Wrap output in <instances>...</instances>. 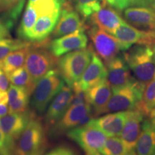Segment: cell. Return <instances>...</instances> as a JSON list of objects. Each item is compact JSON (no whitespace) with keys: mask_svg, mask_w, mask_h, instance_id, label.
I'll list each match as a JSON object with an SVG mask.
<instances>
[{"mask_svg":"<svg viewBox=\"0 0 155 155\" xmlns=\"http://www.w3.org/2000/svg\"><path fill=\"white\" fill-rule=\"evenodd\" d=\"M123 58L135 78L146 85L155 75V42L134 45L126 50Z\"/></svg>","mask_w":155,"mask_h":155,"instance_id":"obj_1","label":"cell"},{"mask_svg":"<svg viewBox=\"0 0 155 155\" xmlns=\"http://www.w3.org/2000/svg\"><path fill=\"white\" fill-rule=\"evenodd\" d=\"M36 43L30 46L25 62V68L35 83L58 63L57 57L48 48V39Z\"/></svg>","mask_w":155,"mask_h":155,"instance_id":"obj_2","label":"cell"},{"mask_svg":"<svg viewBox=\"0 0 155 155\" xmlns=\"http://www.w3.org/2000/svg\"><path fill=\"white\" fill-rule=\"evenodd\" d=\"M91 47L85 48L70 52L58 60V71L64 81L71 88L78 82L94 55Z\"/></svg>","mask_w":155,"mask_h":155,"instance_id":"obj_3","label":"cell"},{"mask_svg":"<svg viewBox=\"0 0 155 155\" xmlns=\"http://www.w3.org/2000/svg\"><path fill=\"white\" fill-rule=\"evenodd\" d=\"M65 85L58 69L50 70L37 83L32 93L31 105L36 112L42 114L51 101Z\"/></svg>","mask_w":155,"mask_h":155,"instance_id":"obj_4","label":"cell"},{"mask_svg":"<svg viewBox=\"0 0 155 155\" xmlns=\"http://www.w3.org/2000/svg\"><path fill=\"white\" fill-rule=\"evenodd\" d=\"M145 86L135 78L126 86L112 90L111 98L100 115L135 109L142 98Z\"/></svg>","mask_w":155,"mask_h":155,"instance_id":"obj_5","label":"cell"},{"mask_svg":"<svg viewBox=\"0 0 155 155\" xmlns=\"http://www.w3.org/2000/svg\"><path fill=\"white\" fill-rule=\"evenodd\" d=\"M45 128L40 119L31 118L15 144V155H28L45 150Z\"/></svg>","mask_w":155,"mask_h":155,"instance_id":"obj_6","label":"cell"},{"mask_svg":"<svg viewBox=\"0 0 155 155\" xmlns=\"http://www.w3.org/2000/svg\"><path fill=\"white\" fill-rule=\"evenodd\" d=\"M67 136L81 147L86 155L100 153L108 139L107 136L91 121L71 129L67 132Z\"/></svg>","mask_w":155,"mask_h":155,"instance_id":"obj_7","label":"cell"},{"mask_svg":"<svg viewBox=\"0 0 155 155\" xmlns=\"http://www.w3.org/2000/svg\"><path fill=\"white\" fill-rule=\"evenodd\" d=\"M34 114L26 111L23 113H11L0 117V128L5 135L7 144L15 155V144Z\"/></svg>","mask_w":155,"mask_h":155,"instance_id":"obj_8","label":"cell"},{"mask_svg":"<svg viewBox=\"0 0 155 155\" xmlns=\"http://www.w3.org/2000/svg\"><path fill=\"white\" fill-rule=\"evenodd\" d=\"M96 54L106 65L119 55L121 46L119 40L101 29L94 27L88 31Z\"/></svg>","mask_w":155,"mask_h":155,"instance_id":"obj_9","label":"cell"},{"mask_svg":"<svg viewBox=\"0 0 155 155\" xmlns=\"http://www.w3.org/2000/svg\"><path fill=\"white\" fill-rule=\"evenodd\" d=\"M119 40L121 51H126L134 45L155 42V31L141 30L124 20L112 34Z\"/></svg>","mask_w":155,"mask_h":155,"instance_id":"obj_10","label":"cell"},{"mask_svg":"<svg viewBox=\"0 0 155 155\" xmlns=\"http://www.w3.org/2000/svg\"><path fill=\"white\" fill-rule=\"evenodd\" d=\"M91 112L92 107L88 102L71 106L60 120L51 127L50 134L58 137L73 128L79 127L83 118Z\"/></svg>","mask_w":155,"mask_h":155,"instance_id":"obj_11","label":"cell"},{"mask_svg":"<svg viewBox=\"0 0 155 155\" xmlns=\"http://www.w3.org/2000/svg\"><path fill=\"white\" fill-rule=\"evenodd\" d=\"M145 116L137 108L131 110L119 137L122 139L128 152L131 155H137L136 152L137 140L141 131Z\"/></svg>","mask_w":155,"mask_h":155,"instance_id":"obj_12","label":"cell"},{"mask_svg":"<svg viewBox=\"0 0 155 155\" xmlns=\"http://www.w3.org/2000/svg\"><path fill=\"white\" fill-rule=\"evenodd\" d=\"M88 38L84 31H76L73 33L55 38L48 45L50 51L55 57H61L74 50L86 48Z\"/></svg>","mask_w":155,"mask_h":155,"instance_id":"obj_13","label":"cell"},{"mask_svg":"<svg viewBox=\"0 0 155 155\" xmlns=\"http://www.w3.org/2000/svg\"><path fill=\"white\" fill-rule=\"evenodd\" d=\"M86 27L81 20L78 12L65 2L61 9L60 18L53 31V37L59 38L73 33L76 31H84Z\"/></svg>","mask_w":155,"mask_h":155,"instance_id":"obj_14","label":"cell"},{"mask_svg":"<svg viewBox=\"0 0 155 155\" xmlns=\"http://www.w3.org/2000/svg\"><path fill=\"white\" fill-rule=\"evenodd\" d=\"M73 97V90L68 85H64L59 93L52 100L45 117L46 127L50 129L63 116L70 107Z\"/></svg>","mask_w":155,"mask_h":155,"instance_id":"obj_15","label":"cell"},{"mask_svg":"<svg viewBox=\"0 0 155 155\" xmlns=\"http://www.w3.org/2000/svg\"><path fill=\"white\" fill-rule=\"evenodd\" d=\"M107 68V80L112 90L121 88L134 80L131 70L124 59L123 56L118 55L106 65Z\"/></svg>","mask_w":155,"mask_h":155,"instance_id":"obj_16","label":"cell"},{"mask_svg":"<svg viewBox=\"0 0 155 155\" xmlns=\"http://www.w3.org/2000/svg\"><path fill=\"white\" fill-rule=\"evenodd\" d=\"M129 114L130 111L108 113L106 115L93 119L91 122L108 137H119Z\"/></svg>","mask_w":155,"mask_h":155,"instance_id":"obj_17","label":"cell"},{"mask_svg":"<svg viewBox=\"0 0 155 155\" xmlns=\"http://www.w3.org/2000/svg\"><path fill=\"white\" fill-rule=\"evenodd\" d=\"M86 94L87 102L94 108V116H98L111 98L112 88L107 78H105L89 88Z\"/></svg>","mask_w":155,"mask_h":155,"instance_id":"obj_18","label":"cell"},{"mask_svg":"<svg viewBox=\"0 0 155 155\" xmlns=\"http://www.w3.org/2000/svg\"><path fill=\"white\" fill-rule=\"evenodd\" d=\"M105 78H107V68L106 65L98 55L94 53L91 61L78 83L81 89L86 91L89 88Z\"/></svg>","mask_w":155,"mask_h":155,"instance_id":"obj_19","label":"cell"},{"mask_svg":"<svg viewBox=\"0 0 155 155\" xmlns=\"http://www.w3.org/2000/svg\"><path fill=\"white\" fill-rule=\"evenodd\" d=\"M90 17L95 26L111 35L114 33V31L124 20L115 9L112 8L111 6L106 5V2L99 10L93 14Z\"/></svg>","mask_w":155,"mask_h":155,"instance_id":"obj_20","label":"cell"},{"mask_svg":"<svg viewBox=\"0 0 155 155\" xmlns=\"http://www.w3.org/2000/svg\"><path fill=\"white\" fill-rule=\"evenodd\" d=\"M125 19L137 28L155 31V12L149 7H131L124 9Z\"/></svg>","mask_w":155,"mask_h":155,"instance_id":"obj_21","label":"cell"},{"mask_svg":"<svg viewBox=\"0 0 155 155\" xmlns=\"http://www.w3.org/2000/svg\"><path fill=\"white\" fill-rule=\"evenodd\" d=\"M61 11L45 16L39 17L28 37V41L40 42L48 39L53 32L61 16Z\"/></svg>","mask_w":155,"mask_h":155,"instance_id":"obj_22","label":"cell"},{"mask_svg":"<svg viewBox=\"0 0 155 155\" xmlns=\"http://www.w3.org/2000/svg\"><path fill=\"white\" fill-rule=\"evenodd\" d=\"M155 145V127L147 118L144 120L141 131L137 140L136 152L137 155H153Z\"/></svg>","mask_w":155,"mask_h":155,"instance_id":"obj_23","label":"cell"},{"mask_svg":"<svg viewBox=\"0 0 155 155\" xmlns=\"http://www.w3.org/2000/svg\"><path fill=\"white\" fill-rule=\"evenodd\" d=\"M8 105L11 113H23L28 111L30 95L26 89L11 84L7 90Z\"/></svg>","mask_w":155,"mask_h":155,"instance_id":"obj_24","label":"cell"},{"mask_svg":"<svg viewBox=\"0 0 155 155\" xmlns=\"http://www.w3.org/2000/svg\"><path fill=\"white\" fill-rule=\"evenodd\" d=\"M30 46L9 53L0 61V68L7 75L24 65Z\"/></svg>","mask_w":155,"mask_h":155,"instance_id":"obj_25","label":"cell"},{"mask_svg":"<svg viewBox=\"0 0 155 155\" xmlns=\"http://www.w3.org/2000/svg\"><path fill=\"white\" fill-rule=\"evenodd\" d=\"M38 18V16L35 9L31 4L28 3L24 12L20 24L17 29V35L19 38L28 41V37Z\"/></svg>","mask_w":155,"mask_h":155,"instance_id":"obj_26","label":"cell"},{"mask_svg":"<svg viewBox=\"0 0 155 155\" xmlns=\"http://www.w3.org/2000/svg\"><path fill=\"white\" fill-rule=\"evenodd\" d=\"M136 108L142 112L145 117L155 109V75L145 86L142 98Z\"/></svg>","mask_w":155,"mask_h":155,"instance_id":"obj_27","label":"cell"},{"mask_svg":"<svg viewBox=\"0 0 155 155\" xmlns=\"http://www.w3.org/2000/svg\"><path fill=\"white\" fill-rule=\"evenodd\" d=\"M8 77L11 84L26 89L30 96L33 93L37 83L34 82L25 67L15 70L8 75Z\"/></svg>","mask_w":155,"mask_h":155,"instance_id":"obj_28","label":"cell"},{"mask_svg":"<svg viewBox=\"0 0 155 155\" xmlns=\"http://www.w3.org/2000/svg\"><path fill=\"white\" fill-rule=\"evenodd\" d=\"M65 2V0H36L30 4L35 9L39 17L61 11L62 7Z\"/></svg>","mask_w":155,"mask_h":155,"instance_id":"obj_29","label":"cell"},{"mask_svg":"<svg viewBox=\"0 0 155 155\" xmlns=\"http://www.w3.org/2000/svg\"><path fill=\"white\" fill-rule=\"evenodd\" d=\"M100 153L103 155H131L119 137H108Z\"/></svg>","mask_w":155,"mask_h":155,"instance_id":"obj_30","label":"cell"},{"mask_svg":"<svg viewBox=\"0 0 155 155\" xmlns=\"http://www.w3.org/2000/svg\"><path fill=\"white\" fill-rule=\"evenodd\" d=\"M75 8L83 18L90 17L101 8L106 0H74Z\"/></svg>","mask_w":155,"mask_h":155,"instance_id":"obj_31","label":"cell"},{"mask_svg":"<svg viewBox=\"0 0 155 155\" xmlns=\"http://www.w3.org/2000/svg\"><path fill=\"white\" fill-rule=\"evenodd\" d=\"M31 43L24 40L4 38L0 40V61L15 50L29 47Z\"/></svg>","mask_w":155,"mask_h":155,"instance_id":"obj_32","label":"cell"},{"mask_svg":"<svg viewBox=\"0 0 155 155\" xmlns=\"http://www.w3.org/2000/svg\"><path fill=\"white\" fill-rule=\"evenodd\" d=\"M0 155H14L7 144L5 135L0 128Z\"/></svg>","mask_w":155,"mask_h":155,"instance_id":"obj_33","label":"cell"},{"mask_svg":"<svg viewBox=\"0 0 155 155\" xmlns=\"http://www.w3.org/2000/svg\"><path fill=\"white\" fill-rule=\"evenodd\" d=\"M106 2L111 7H115L119 10H124L131 7L130 0H106Z\"/></svg>","mask_w":155,"mask_h":155,"instance_id":"obj_34","label":"cell"},{"mask_svg":"<svg viewBox=\"0 0 155 155\" xmlns=\"http://www.w3.org/2000/svg\"><path fill=\"white\" fill-rule=\"evenodd\" d=\"M45 155H76L73 150L68 147L61 146L53 149Z\"/></svg>","mask_w":155,"mask_h":155,"instance_id":"obj_35","label":"cell"},{"mask_svg":"<svg viewBox=\"0 0 155 155\" xmlns=\"http://www.w3.org/2000/svg\"><path fill=\"white\" fill-rule=\"evenodd\" d=\"M9 82L10 81H9L8 75L0 68V90L7 91L9 89Z\"/></svg>","mask_w":155,"mask_h":155,"instance_id":"obj_36","label":"cell"},{"mask_svg":"<svg viewBox=\"0 0 155 155\" xmlns=\"http://www.w3.org/2000/svg\"><path fill=\"white\" fill-rule=\"evenodd\" d=\"M22 0H1L0 9L2 10H7L21 2Z\"/></svg>","mask_w":155,"mask_h":155,"instance_id":"obj_37","label":"cell"},{"mask_svg":"<svg viewBox=\"0 0 155 155\" xmlns=\"http://www.w3.org/2000/svg\"><path fill=\"white\" fill-rule=\"evenodd\" d=\"M9 30L10 29L1 19L0 20V40L9 37Z\"/></svg>","mask_w":155,"mask_h":155,"instance_id":"obj_38","label":"cell"},{"mask_svg":"<svg viewBox=\"0 0 155 155\" xmlns=\"http://www.w3.org/2000/svg\"><path fill=\"white\" fill-rule=\"evenodd\" d=\"M152 0H130L131 6H138V7H149Z\"/></svg>","mask_w":155,"mask_h":155,"instance_id":"obj_39","label":"cell"},{"mask_svg":"<svg viewBox=\"0 0 155 155\" xmlns=\"http://www.w3.org/2000/svg\"><path fill=\"white\" fill-rule=\"evenodd\" d=\"M8 94L7 91L0 90V104H8Z\"/></svg>","mask_w":155,"mask_h":155,"instance_id":"obj_40","label":"cell"},{"mask_svg":"<svg viewBox=\"0 0 155 155\" xmlns=\"http://www.w3.org/2000/svg\"><path fill=\"white\" fill-rule=\"evenodd\" d=\"M8 113H9L8 104H0V117L7 115Z\"/></svg>","mask_w":155,"mask_h":155,"instance_id":"obj_41","label":"cell"},{"mask_svg":"<svg viewBox=\"0 0 155 155\" xmlns=\"http://www.w3.org/2000/svg\"><path fill=\"white\" fill-rule=\"evenodd\" d=\"M147 118H148V119L150 120V121L152 122V124L155 127V114H152V115L149 116Z\"/></svg>","mask_w":155,"mask_h":155,"instance_id":"obj_42","label":"cell"},{"mask_svg":"<svg viewBox=\"0 0 155 155\" xmlns=\"http://www.w3.org/2000/svg\"><path fill=\"white\" fill-rule=\"evenodd\" d=\"M44 150H40V151H38V152L32 153V154H28V155H42V154H43V152H44Z\"/></svg>","mask_w":155,"mask_h":155,"instance_id":"obj_43","label":"cell"},{"mask_svg":"<svg viewBox=\"0 0 155 155\" xmlns=\"http://www.w3.org/2000/svg\"><path fill=\"white\" fill-rule=\"evenodd\" d=\"M150 7H151L155 12V0H152L150 5Z\"/></svg>","mask_w":155,"mask_h":155,"instance_id":"obj_44","label":"cell"},{"mask_svg":"<svg viewBox=\"0 0 155 155\" xmlns=\"http://www.w3.org/2000/svg\"><path fill=\"white\" fill-rule=\"evenodd\" d=\"M36 0H28V3H32V2H35Z\"/></svg>","mask_w":155,"mask_h":155,"instance_id":"obj_45","label":"cell"},{"mask_svg":"<svg viewBox=\"0 0 155 155\" xmlns=\"http://www.w3.org/2000/svg\"><path fill=\"white\" fill-rule=\"evenodd\" d=\"M152 114H155V109L154 110V111H152V112H151V113H150V115H149V116L152 115Z\"/></svg>","mask_w":155,"mask_h":155,"instance_id":"obj_46","label":"cell"},{"mask_svg":"<svg viewBox=\"0 0 155 155\" xmlns=\"http://www.w3.org/2000/svg\"><path fill=\"white\" fill-rule=\"evenodd\" d=\"M153 155H155V145H154V152H153Z\"/></svg>","mask_w":155,"mask_h":155,"instance_id":"obj_47","label":"cell"},{"mask_svg":"<svg viewBox=\"0 0 155 155\" xmlns=\"http://www.w3.org/2000/svg\"><path fill=\"white\" fill-rule=\"evenodd\" d=\"M95 155H103V154H101V153H97V154H96Z\"/></svg>","mask_w":155,"mask_h":155,"instance_id":"obj_48","label":"cell"}]
</instances>
